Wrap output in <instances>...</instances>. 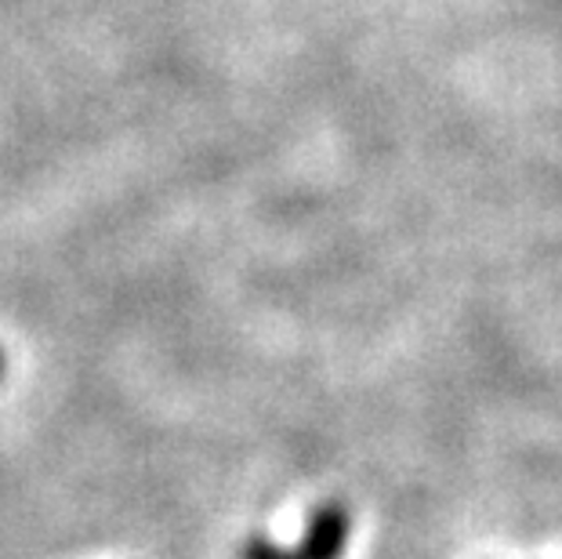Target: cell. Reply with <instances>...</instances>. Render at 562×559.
<instances>
[{
	"label": "cell",
	"instance_id": "obj_1",
	"mask_svg": "<svg viewBox=\"0 0 562 559\" xmlns=\"http://www.w3.org/2000/svg\"><path fill=\"white\" fill-rule=\"evenodd\" d=\"M352 534V516L341 502H319L308 513L305 538L297 545V559H341Z\"/></svg>",
	"mask_w": 562,
	"mask_h": 559
},
{
	"label": "cell",
	"instance_id": "obj_2",
	"mask_svg": "<svg viewBox=\"0 0 562 559\" xmlns=\"http://www.w3.org/2000/svg\"><path fill=\"white\" fill-rule=\"evenodd\" d=\"M240 559H297V552L294 549H280V545L269 541V538H250L244 545Z\"/></svg>",
	"mask_w": 562,
	"mask_h": 559
},
{
	"label": "cell",
	"instance_id": "obj_3",
	"mask_svg": "<svg viewBox=\"0 0 562 559\" xmlns=\"http://www.w3.org/2000/svg\"><path fill=\"white\" fill-rule=\"evenodd\" d=\"M4 371H8V360H4V353H0V378H4Z\"/></svg>",
	"mask_w": 562,
	"mask_h": 559
}]
</instances>
